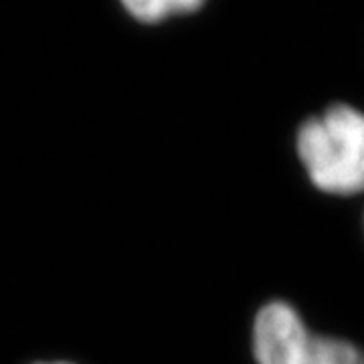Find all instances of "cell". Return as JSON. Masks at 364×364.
Wrapping results in <instances>:
<instances>
[{"mask_svg": "<svg viewBox=\"0 0 364 364\" xmlns=\"http://www.w3.org/2000/svg\"><path fill=\"white\" fill-rule=\"evenodd\" d=\"M296 152L308 178L326 195L364 193V112L348 104L308 117L296 134Z\"/></svg>", "mask_w": 364, "mask_h": 364, "instance_id": "obj_1", "label": "cell"}, {"mask_svg": "<svg viewBox=\"0 0 364 364\" xmlns=\"http://www.w3.org/2000/svg\"><path fill=\"white\" fill-rule=\"evenodd\" d=\"M124 9L140 23H162L172 16L191 14L203 9L200 2L196 0H130L124 4Z\"/></svg>", "mask_w": 364, "mask_h": 364, "instance_id": "obj_3", "label": "cell"}, {"mask_svg": "<svg viewBox=\"0 0 364 364\" xmlns=\"http://www.w3.org/2000/svg\"><path fill=\"white\" fill-rule=\"evenodd\" d=\"M304 364H364V352L350 340L316 336Z\"/></svg>", "mask_w": 364, "mask_h": 364, "instance_id": "obj_4", "label": "cell"}, {"mask_svg": "<svg viewBox=\"0 0 364 364\" xmlns=\"http://www.w3.org/2000/svg\"><path fill=\"white\" fill-rule=\"evenodd\" d=\"M49 364H69V363H49Z\"/></svg>", "mask_w": 364, "mask_h": 364, "instance_id": "obj_5", "label": "cell"}, {"mask_svg": "<svg viewBox=\"0 0 364 364\" xmlns=\"http://www.w3.org/2000/svg\"><path fill=\"white\" fill-rule=\"evenodd\" d=\"M316 336L301 314L284 299L261 306L251 328V350L257 364H304Z\"/></svg>", "mask_w": 364, "mask_h": 364, "instance_id": "obj_2", "label": "cell"}]
</instances>
